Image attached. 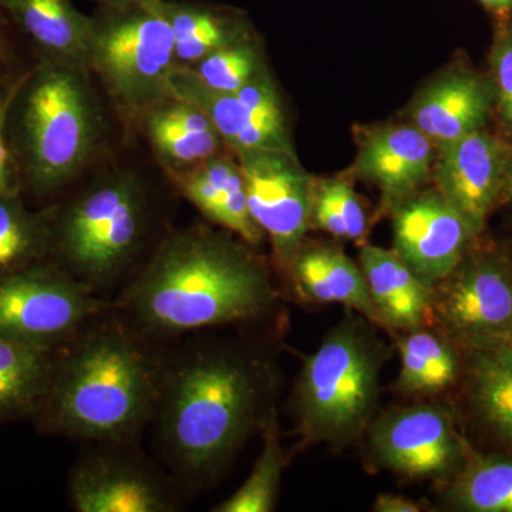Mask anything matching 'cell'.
<instances>
[{
    "mask_svg": "<svg viewBox=\"0 0 512 512\" xmlns=\"http://www.w3.org/2000/svg\"><path fill=\"white\" fill-rule=\"evenodd\" d=\"M231 146L241 150H282L289 151L285 136L284 114L282 110L255 114L251 121L239 131Z\"/></svg>",
    "mask_w": 512,
    "mask_h": 512,
    "instance_id": "1f68e13d",
    "label": "cell"
},
{
    "mask_svg": "<svg viewBox=\"0 0 512 512\" xmlns=\"http://www.w3.org/2000/svg\"><path fill=\"white\" fill-rule=\"evenodd\" d=\"M165 356L113 306L57 349L55 370L35 413L47 434L87 443H136L153 423Z\"/></svg>",
    "mask_w": 512,
    "mask_h": 512,
    "instance_id": "7a4b0ae2",
    "label": "cell"
},
{
    "mask_svg": "<svg viewBox=\"0 0 512 512\" xmlns=\"http://www.w3.org/2000/svg\"><path fill=\"white\" fill-rule=\"evenodd\" d=\"M99 2L109 10H126L137 8V6L151 5V3H156L158 0H99Z\"/></svg>",
    "mask_w": 512,
    "mask_h": 512,
    "instance_id": "74e56055",
    "label": "cell"
},
{
    "mask_svg": "<svg viewBox=\"0 0 512 512\" xmlns=\"http://www.w3.org/2000/svg\"><path fill=\"white\" fill-rule=\"evenodd\" d=\"M312 225L335 238L360 239L367 231L365 208L346 181H323L313 191Z\"/></svg>",
    "mask_w": 512,
    "mask_h": 512,
    "instance_id": "f1b7e54d",
    "label": "cell"
},
{
    "mask_svg": "<svg viewBox=\"0 0 512 512\" xmlns=\"http://www.w3.org/2000/svg\"><path fill=\"white\" fill-rule=\"evenodd\" d=\"M262 427V451L251 474L231 497L222 501L215 512H271L275 510L281 487L286 454L281 441L275 407L266 413Z\"/></svg>",
    "mask_w": 512,
    "mask_h": 512,
    "instance_id": "cb8c5ba5",
    "label": "cell"
},
{
    "mask_svg": "<svg viewBox=\"0 0 512 512\" xmlns=\"http://www.w3.org/2000/svg\"><path fill=\"white\" fill-rule=\"evenodd\" d=\"M148 111L146 128L157 153L170 163L178 165L200 164L214 157L220 147V134L197 133L178 123L165 109L163 100Z\"/></svg>",
    "mask_w": 512,
    "mask_h": 512,
    "instance_id": "83f0119b",
    "label": "cell"
},
{
    "mask_svg": "<svg viewBox=\"0 0 512 512\" xmlns=\"http://www.w3.org/2000/svg\"><path fill=\"white\" fill-rule=\"evenodd\" d=\"M150 220L146 188L134 175L101 181L52 211L50 261L111 301L146 241Z\"/></svg>",
    "mask_w": 512,
    "mask_h": 512,
    "instance_id": "5b68a950",
    "label": "cell"
},
{
    "mask_svg": "<svg viewBox=\"0 0 512 512\" xmlns=\"http://www.w3.org/2000/svg\"><path fill=\"white\" fill-rule=\"evenodd\" d=\"M359 259L382 326L410 332L429 325L433 289L424 285L396 252L365 245Z\"/></svg>",
    "mask_w": 512,
    "mask_h": 512,
    "instance_id": "ac0fdd59",
    "label": "cell"
},
{
    "mask_svg": "<svg viewBox=\"0 0 512 512\" xmlns=\"http://www.w3.org/2000/svg\"><path fill=\"white\" fill-rule=\"evenodd\" d=\"M6 113H8V109L0 116V194L20 190L18 181H16V168L18 167H16L15 158H13L8 137H6Z\"/></svg>",
    "mask_w": 512,
    "mask_h": 512,
    "instance_id": "e575fe53",
    "label": "cell"
},
{
    "mask_svg": "<svg viewBox=\"0 0 512 512\" xmlns=\"http://www.w3.org/2000/svg\"><path fill=\"white\" fill-rule=\"evenodd\" d=\"M471 362V393L481 416L512 446V352L503 345L478 346Z\"/></svg>",
    "mask_w": 512,
    "mask_h": 512,
    "instance_id": "603a6c76",
    "label": "cell"
},
{
    "mask_svg": "<svg viewBox=\"0 0 512 512\" xmlns=\"http://www.w3.org/2000/svg\"><path fill=\"white\" fill-rule=\"evenodd\" d=\"M485 84L470 74H450L430 84L414 103L413 120L431 143H453L480 130L490 110Z\"/></svg>",
    "mask_w": 512,
    "mask_h": 512,
    "instance_id": "d6986e66",
    "label": "cell"
},
{
    "mask_svg": "<svg viewBox=\"0 0 512 512\" xmlns=\"http://www.w3.org/2000/svg\"><path fill=\"white\" fill-rule=\"evenodd\" d=\"M491 343L503 345L504 348H507L512 352V329L508 330V332H505L504 335H501L500 338L495 339L494 342ZM491 343H488V345H491Z\"/></svg>",
    "mask_w": 512,
    "mask_h": 512,
    "instance_id": "60d3db41",
    "label": "cell"
},
{
    "mask_svg": "<svg viewBox=\"0 0 512 512\" xmlns=\"http://www.w3.org/2000/svg\"><path fill=\"white\" fill-rule=\"evenodd\" d=\"M235 94H237L241 103L251 111V117L255 116V114L266 113V111L281 110L274 82L262 70H259Z\"/></svg>",
    "mask_w": 512,
    "mask_h": 512,
    "instance_id": "d6a6232c",
    "label": "cell"
},
{
    "mask_svg": "<svg viewBox=\"0 0 512 512\" xmlns=\"http://www.w3.org/2000/svg\"><path fill=\"white\" fill-rule=\"evenodd\" d=\"M286 276L303 301L339 303L382 325L365 274L342 249L330 245H303L296 252Z\"/></svg>",
    "mask_w": 512,
    "mask_h": 512,
    "instance_id": "e0dca14e",
    "label": "cell"
},
{
    "mask_svg": "<svg viewBox=\"0 0 512 512\" xmlns=\"http://www.w3.org/2000/svg\"><path fill=\"white\" fill-rule=\"evenodd\" d=\"M400 366L396 387L409 396H433L453 386L458 359L450 342L426 328L404 332L399 343Z\"/></svg>",
    "mask_w": 512,
    "mask_h": 512,
    "instance_id": "7402d4cb",
    "label": "cell"
},
{
    "mask_svg": "<svg viewBox=\"0 0 512 512\" xmlns=\"http://www.w3.org/2000/svg\"><path fill=\"white\" fill-rule=\"evenodd\" d=\"M164 10L174 32L177 62L198 63L237 42L234 25L214 10L174 2H164Z\"/></svg>",
    "mask_w": 512,
    "mask_h": 512,
    "instance_id": "d4e9b609",
    "label": "cell"
},
{
    "mask_svg": "<svg viewBox=\"0 0 512 512\" xmlns=\"http://www.w3.org/2000/svg\"><path fill=\"white\" fill-rule=\"evenodd\" d=\"M195 64L197 67L190 72L201 83L225 93H237L262 70L255 47L241 42L221 47Z\"/></svg>",
    "mask_w": 512,
    "mask_h": 512,
    "instance_id": "4dcf8cb0",
    "label": "cell"
},
{
    "mask_svg": "<svg viewBox=\"0 0 512 512\" xmlns=\"http://www.w3.org/2000/svg\"><path fill=\"white\" fill-rule=\"evenodd\" d=\"M238 156L249 211L271 239L276 266L286 276L312 227L315 183L289 151L241 150Z\"/></svg>",
    "mask_w": 512,
    "mask_h": 512,
    "instance_id": "30bf717a",
    "label": "cell"
},
{
    "mask_svg": "<svg viewBox=\"0 0 512 512\" xmlns=\"http://www.w3.org/2000/svg\"><path fill=\"white\" fill-rule=\"evenodd\" d=\"M373 453L384 468L409 478L447 476L461 457L450 414L436 404L399 407L372 429Z\"/></svg>",
    "mask_w": 512,
    "mask_h": 512,
    "instance_id": "4fadbf2b",
    "label": "cell"
},
{
    "mask_svg": "<svg viewBox=\"0 0 512 512\" xmlns=\"http://www.w3.org/2000/svg\"><path fill=\"white\" fill-rule=\"evenodd\" d=\"M269 382L259 360L218 343L192 340L165 357L153 423L178 487L210 483L261 426Z\"/></svg>",
    "mask_w": 512,
    "mask_h": 512,
    "instance_id": "3957f363",
    "label": "cell"
},
{
    "mask_svg": "<svg viewBox=\"0 0 512 512\" xmlns=\"http://www.w3.org/2000/svg\"><path fill=\"white\" fill-rule=\"evenodd\" d=\"M9 99H5L3 97L2 89H0V116L5 113L6 109H8Z\"/></svg>",
    "mask_w": 512,
    "mask_h": 512,
    "instance_id": "b9f144b4",
    "label": "cell"
},
{
    "mask_svg": "<svg viewBox=\"0 0 512 512\" xmlns=\"http://www.w3.org/2000/svg\"><path fill=\"white\" fill-rule=\"evenodd\" d=\"M168 97L185 101L202 111L214 124L222 140H227L229 144L251 121V111L241 103L237 94L218 92L205 86L190 69L175 67L170 77Z\"/></svg>",
    "mask_w": 512,
    "mask_h": 512,
    "instance_id": "4316f807",
    "label": "cell"
},
{
    "mask_svg": "<svg viewBox=\"0 0 512 512\" xmlns=\"http://www.w3.org/2000/svg\"><path fill=\"white\" fill-rule=\"evenodd\" d=\"M249 247L210 228L171 232L111 299L113 309L156 343L259 318L276 289Z\"/></svg>",
    "mask_w": 512,
    "mask_h": 512,
    "instance_id": "6da1fadb",
    "label": "cell"
},
{
    "mask_svg": "<svg viewBox=\"0 0 512 512\" xmlns=\"http://www.w3.org/2000/svg\"><path fill=\"white\" fill-rule=\"evenodd\" d=\"M9 23L8 16L0 8V67L9 66L13 62V47L8 33Z\"/></svg>",
    "mask_w": 512,
    "mask_h": 512,
    "instance_id": "8d00e7d4",
    "label": "cell"
},
{
    "mask_svg": "<svg viewBox=\"0 0 512 512\" xmlns=\"http://www.w3.org/2000/svg\"><path fill=\"white\" fill-rule=\"evenodd\" d=\"M389 348L365 320L340 322L303 363L295 413L303 443H349L373 419Z\"/></svg>",
    "mask_w": 512,
    "mask_h": 512,
    "instance_id": "8992f818",
    "label": "cell"
},
{
    "mask_svg": "<svg viewBox=\"0 0 512 512\" xmlns=\"http://www.w3.org/2000/svg\"><path fill=\"white\" fill-rule=\"evenodd\" d=\"M488 10L503 13L512 9V0H480Z\"/></svg>",
    "mask_w": 512,
    "mask_h": 512,
    "instance_id": "f35d334b",
    "label": "cell"
},
{
    "mask_svg": "<svg viewBox=\"0 0 512 512\" xmlns=\"http://www.w3.org/2000/svg\"><path fill=\"white\" fill-rule=\"evenodd\" d=\"M392 211L393 251L433 289L466 258L476 232L439 190L414 192Z\"/></svg>",
    "mask_w": 512,
    "mask_h": 512,
    "instance_id": "7c38bea8",
    "label": "cell"
},
{
    "mask_svg": "<svg viewBox=\"0 0 512 512\" xmlns=\"http://www.w3.org/2000/svg\"><path fill=\"white\" fill-rule=\"evenodd\" d=\"M431 158V141L419 128L377 127L360 141L356 171L379 188L383 207L392 211L426 180Z\"/></svg>",
    "mask_w": 512,
    "mask_h": 512,
    "instance_id": "9a60e30c",
    "label": "cell"
},
{
    "mask_svg": "<svg viewBox=\"0 0 512 512\" xmlns=\"http://www.w3.org/2000/svg\"><path fill=\"white\" fill-rule=\"evenodd\" d=\"M56 353L0 335V421L35 416L52 382Z\"/></svg>",
    "mask_w": 512,
    "mask_h": 512,
    "instance_id": "ffe728a7",
    "label": "cell"
},
{
    "mask_svg": "<svg viewBox=\"0 0 512 512\" xmlns=\"http://www.w3.org/2000/svg\"><path fill=\"white\" fill-rule=\"evenodd\" d=\"M0 8L32 42L42 62L87 64L96 19L83 15L70 0H0Z\"/></svg>",
    "mask_w": 512,
    "mask_h": 512,
    "instance_id": "2e32d148",
    "label": "cell"
},
{
    "mask_svg": "<svg viewBox=\"0 0 512 512\" xmlns=\"http://www.w3.org/2000/svg\"><path fill=\"white\" fill-rule=\"evenodd\" d=\"M241 173L227 158L211 157L187 171L174 173L175 184L184 197L214 224H220L222 205L232 181Z\"/></svg>",
    "mask_w": 512,
    "mask_h": 512,
    "instance_id": "f546056e",
    "label": "cell"
},
{
    "mask_svg": "<svg viewBox=\"0 0 512 512\" xmlns=\"http://www.w3.org/2000/svg\"><path fill=\"white\" fill-rule=\"evenodd\" d=\"M373 510L376 512H420L423 507L412 498L396 494L377 495Z\"/></svg>",
    "mask_w": 512,
    "mask_h": 512,
    "instance_id": "d590c367",
    "label": "cell"
},
{
    "mask_svg": "<svg viewBox=\"0 0 512 512\" xmlns=\"http://www.w3.org/2000/svg\"><path fill=\"white\" fill-rule=\"evenodd\" d=\"M440 148L434 170L437 190L466 217L478 234L494 201L503 191L507 171L503 144L478 130Z\"/></svg>",
    "mask_w": 512,
    "mask_h": 512,
    "instance_id": "5bb4252c",
    "label": "cell"
},
{
    "mask_svg": "<svg viewBox=\"0 0 512 512\" xmlns=\"http://www.w3.org/2000/svg\"><path fill=\"white\" fill-rule=\"evenodd\" d=\"M454 507L474 512H512V460L478 458L448 491Z\"/></svg>",
    "mask_w": 512,
    "mask_h": 512,
    "instance_id": "484cf974",
    "label": "cell"
},
{
    "mask_svg": "<svg viewBox=\"0 0 512 512\" xmlns=\"http://www.w3.org/2000/svg\"><path fill=\"white\" fill-rule=\"evenodd\" d=\"M136 443H100L70 471V504L77 512H173L177 484L137 453Z\"/></svg>",
    "mask_w": 512,
    "mask_h": 512,
    "instance_id": "9c48e42d",
    "label": "cell"
},
{
    "mask_svg": "<svg viewBox=\"0 0 512 512\" xmlns=\"http://www.w3.org/2000/svg\"><path fill=\"white\" fill-rule=\"evenodd\" d=\"M111 306L52 261L0 276V335L36 348H62Z\"/></svg>",
    "mask_w": 512,
    "mask_h": 512,
    "instance_id": "ba28073f",
    "label": "cell"
},
{
    "mask_svg": "<svg viewBox=\"0 0 512 512\" xmlns=\"http://www.w3.org/2000/svg\"><path fill=\"white\" fill-rule=\"evenodd\" d=\"M175 39L164 0L110 10L96 20L87 64L127 109H146L168 97L175 70Z\"/></svg>",
    "mask_w": 512,
    "mask_h": 512,
    "instance_id": "52a82bcc",
    "label": "cell"
},
{
    "mask_svg": "<svg viewBox=\"0 0 512 512\" xmlns=\"http://www.w3.org/2000/svg\"><path fill=\"white\" fill-rule=\"evenodd\" d=\"M503 191L505 197L512 200V163L507 165V171H505Z\"/></svg>",
    "mask_w": 512,
    "mask_h": 512,
    "instance_id": "ab89813d",
    "label": "cell"
},
{
    "mask_svg": "<svg viewBox=\"0 0 512 512\" xmlns=\"http://www.w3.org/2000/svg\"><path fill=\"white\" fill-rule=\"evenodd\" d=\"M498 99L505 120L512 123V32L501 39L494 57Z\"/></svg>",
    "mask_w": 512,
    "mask_h": 512,
    "instance_id": "836d02e7",
    "label": "cell"
},
{
    "mask_svg": "<svg viewBox=\"0 0 512 512\" xmlns=\"http://www.w3.org/2000/svg\"><path fill=\"white\" fill-rule=\"evenodd\" d=\"M52 211L32 212L19 191L0 194V276L50 261Z\"/></svg>",
    "mask_w": 512,
    "mask_h": 512,
    "instance_id": "44dd1931",
    "label": "cell"
},
{
    "mask_svg": "<svg viewBox=\"0 0 512 512\" xmlns=\"http://www.w3.org/2000/svg\"><path fill=\"white\" fill-rule=\"evenodd\" d=\"M431 320L470 348L512 329V271L494 255L464 258L433 286Z\"/></svg>",
    "mask_w": 512,
    "mask_h": 512,
    "instance_id": "8fae6325",
    "label": "cell"
},
{
    "mask_svg": "<svg viewBox=\"0 0 512 512\" xmlns=\"http://www.w3.org/2000/svg\"><path fill=\"white\" fill-rule=\"evenodd\" d=\"M6 137L30 191L47 195L69 184L97 137L96 110L76 67L40 63L9 99Z\"/></svg>",
    "mask_w": 512,
    "mask_h": 512,
    "instance_id": "277c9868",
    "label": "cell"
}]
</instances>
